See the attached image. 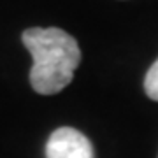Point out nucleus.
Wrapping results in <instances>:
<instances>
[{
    "instance_id": "obj_1",
    "label": "nucleus",
    "mask_w": 158,
    "mask_h": 158,
    "mask_svg": "<svg viewBox=\"0 0 158 158\" xmlns=\"http://www.w3.org/2000/svg\"><path fill=\"white\" fill-rule=\"evenodd\" d=\"M21 39L34 58L30 70L32 88L40 95H55L69 86L81 62L77 40L56 27L28 28Z\"/></svg>"
},
{
    "instance_id": "obj_2",
    "label": "nucleus",
    "mask_w": 158,
    "mask_h": 158,
    "mask_svg": "<svg viewBox=\"0 0 158 158\" xmlns=\"http://www.w3.org/2000/svg\"><path fill=\"white\" fill-rule=\"evenodd\" d=\"M46 158H95L90 139L70 127L56 128L46 142Z\"/></svg>"
},
{
    "instance_id": "obj_3",
    "label": "nucleus",
    "mask_w": 158,
    "mask_h": 158,
    "mask_svg": "<svg viewBox=\"0 0 158 158\" xmlns=\"http://www.w3.org/2000/svg\"><path fill=\"white\" fill-rule=\"evenodd\" d=\"M144 91L151 100L158 102V60L153 63L144 79Z\"/></svg>"
}]
</instances>
